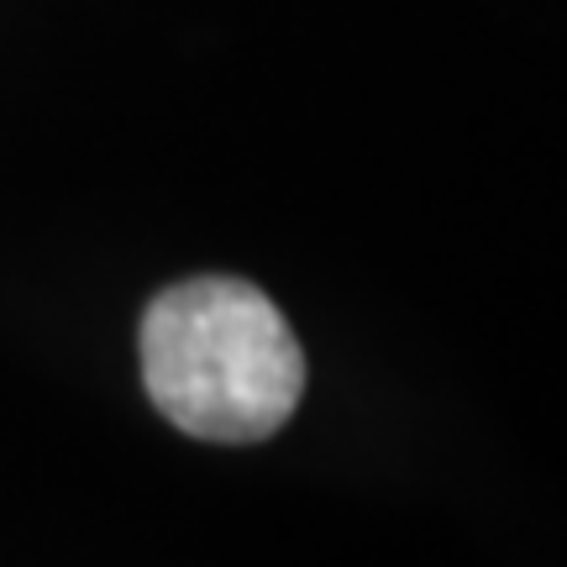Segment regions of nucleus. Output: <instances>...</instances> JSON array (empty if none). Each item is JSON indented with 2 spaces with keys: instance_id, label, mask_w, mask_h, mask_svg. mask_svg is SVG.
Returning a JSON list of instances; mask_svg holds the SVG:
<instances>
[{
  "instance_id": "1",
  "label": "nucleus",
  "mask_w": 567,
  "mask_h": 567,
  "mask_svg": "<svg viewBox=\"0 0 567 567\" xmlns=\"http://www.w3.org/2000/svg\"><path fill=\"white\" fill-rule=\"evenodd\" d=\"M137 352L147 400L195 442H268L305 394L300 337L258 284L231 274L168 284L142 310Z\"/></svg>"
}]
</instances>
